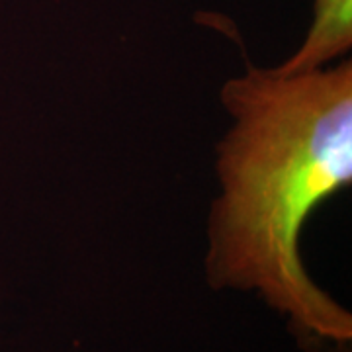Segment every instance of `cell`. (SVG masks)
Wrapping results in <instances>:
<instances>
[{
    "instance_id": "6da1fadb",
    "label": "cell",
    "mask_w": 352,
    "mask_h": 352,
    "mask_svg": "<svg viewBox=\"0 0 352 352\" xmlns=\"http://www.w3.org/2000/svg\"><path fill=\"white\" fill-rule=\"evenodd\" d=\"M219 104L231 124L215 145L210 288L258 294L303 352H349L352 315L311 280L300 243L315 210L352 184L351 59L292 76L251 65Z\"/></svg>"
},
{
    "instance_id": "7a4b0ae2",
    "label": "cell",
    "mask_w": 352,
    "mask_h": 352,
    "mask_svg": "<svg viewBox=\"0 0 352 352\" xmlns=\"http://www.w3.org/2000/svg\"><path fill=\"white\" fill-rule=\"evenodd\" d=\"M351 47L352 0H315L314 22L302 45L284 63L268 69L282 76L311 73L349 55Z\"/></svg>"
}]
</instances>
